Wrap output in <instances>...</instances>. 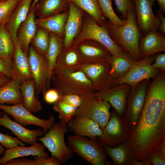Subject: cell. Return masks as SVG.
I'll list each match as a JSON object with an SVG mask.
<instances>
[{
	"label": "cell",
	"instance_id": "obj_1",
	"mask_svg": "<svg viewBox=\"0 0 165 165\" xmlns=\"http://www.w3.org/2000/svg\"><path fill=\"white\" fill-rule=\"evenodd\" d=\"M165 141V72L160 71L148 86L138 123L127 140L134 159L147 160Z\"/></svg>",
	"mask_w": 165,
	"mask_h": 165
},
{
	"label": "cell",
	"instance_id": "obj_2",
	"mask_svg": "<svg viewBox=\"0 0 165 165\" xmlns=\"http://www.w3.org/2000/svg\"><path fill=\"white\" fill-rule=\"evenodd\" d=\"M102 25L114 42L135 61L143 58L139 48V41L143 35L137 23L135 9L128 10L126 23L123 26H115L106 19Z\"/></svg>",
	"mask_w": 165,
	"mask_h": 165
},
{
	"label": "cell",
	"instance_id": "obj_3",
	"mask_svg": "<svg viewBox=\"0 0 165 165\" xmlns=\"http://www.w3.org/2000/svg\"><path fill=\"white\" fill-rule=\"evenodd\" d=\"M51 82L60 96L69 94L84 97L96 92L82 71L66 68L53 72Z\"/></svg>",
	"mask_w": 165,
	"mask_h": 165
},
{
	"label": "cell",
	"instance_id": "obj_4",
	"mask_svg": "<svg viewBox=\"0 0 165 165\" xmlns=\"http://www.w3.org/2000/svg\"><path fill=\"white\" fill-rule=\"evenodd\" d=\"M67 146L73 152L93 165L108 164L106 152L103 145L97 140L85 137L69 136Z\"/></svg>",
	"mask_w": 165,
	"mask_h": 165
},
{
	"label": "cell",
	"instance_id": "obj_5",
	"mask_svg": "<svg viewBox=\"0 0 165 165\" xmlns=\"http://www.w3.org/2000/svg\"><path fill=\"white\" fill-rule=\"evenodd\" d=\"M87 40H93L101 43L108 50L112 56L124 51L112 40L105 27L99 25L84 12L82 28L74 40L72 46L75 47L81 42Z\"/></svg>",
	"mask_w": 165,
	"mask_h": 165
},
{
	"label": "cell",
	"instance_id": "obj_6",
	"mask_svg": "<svg viewBox=\"0 0 165 165\" xmlns=\"http://www.w3.org/2000/svg\"><path fill=\"white\" fill-rule=\"evenodd\" d=\"M69 130L67 125L60 123L54 124L42 137L38 138L61 164L65 163L73 156V152L65 144L64 135Z\"/></svg>",
	"mask_w": 165,
	"mask_h": 165
},
{
	"label": "cell",
	"instance_id": "obj_7",
	"mask_svg": "<svg viewBox=\"0 0 165 165\" xmlns=\"http://www.w3.org/2000/svg\"><path fill=\"white\" fill-rule=\"evenodd\" d=\"M82 97L81 104L76 109L75 116L92 119L98 124L103 131L111 116V105L107 101L98 99L94 93Z\"/></svg>",
	"mask_w": 165,
	"mask_h": 165
},
{
	"label": "cell",
	"instance_id": "obj_8",
	"mask_svg": "<svg viewBox=\"0 0 165 165\" xmlns=\"http://www.w3.org/2000/svg\"><path fill=\"white\" fill-rule=\"evenodd\" d=\"M68 68L83 72L90 81L96 92L112 87L115 81L111 74L109 62L82 63Z\"/></svg>",
	"mask_w": 165,
	"mask_h": 165
},
{
	"label": "cell",
	"instance_id": "obj_9",
	"mask_svg": "<svg viewBox=\"0 0 165 165\" xmlns=\"http://www.w3.org/2000/svg\"><path fill=\"white\" fill-rule=\"evenodd\" d=\"M150 79L144 80L131 87L123 119L131 132L136 126L141 113Z\"/></svg>",
	"mask_w": 165,
	"mask_h": 165
},
{
	"label": "cell",
	"instance_id": "obj_10",
	"mask_svg": "<svg viewBox=\"0 0 165 165\" xmlns=\"http://www.w3.org/2000/svg\"><path fill=\"white\" fill-rule=\"evenodd\" d=\"M155 57L154 54L136 61L126 74L114 81L112 87L123 84L132 87L144 80L155 77L160 70L152 66Z\"/></svg>",
	"mask_w": 165,
	"mask_h": 165
},
{
	"label": "cell",
	"instance_id": "obj_11",
	"mask_svg": "<svg viewBox=\"0 0 165 165\" xmlns=\"http://www.w3.org/2000/svg\"><path fill=\"white\" fill-rule=\"evenodd\" d=\"M130 133L128 126L113 110L102 134L97 138L102 144L113 147L128 139Z\"/></svg>",
	"mask_w": 165,
	"mask_h": 165
},
{
	"label": "cell",
	"instance_id": "obj_12",
	"mask_svg": "<svg viewBox=\"0 0 165 165\" xmlns=\"http://www.w3.org/2000/svg\"><path fill=\"white\" fill-rule=\"evenodd\" d=\"M0 109L10 115L14 121L24 127L33 125L41 127L45 133L54 123L55 117L50 115L47 120L40 119L32 114L22 103L12 105L0 104Z\"/></svg>",
	"mask_w": 165,
	"mask_h": 165
},
{
	"label": "cell",
	"instance_id": "obj_13",
	"mask_svg": "<svg viewBox=\"0 0 165 165\" xmlns=\"http://www.w3.org/2000/svg\"><path fill=\"white\" fill-rule=\"evenodd\" d=\"M33 79L35 84V96L40 93L43 95L46 91L49 74V66L46 57L38 53L30 45L28 55Z\"/></svg>",
	"mask_w": 165,
	"mask_h": 165
},
{
	"label": "cell",
	"instance_id": "obj_14",
	"mask_svg": "<svg viewBox=\"0 0 165 165\" xmlns=\"http://www.w3.org/2000/svg\"><path fill=\"white\" fill-rule=\"evenodd\" d=\"M130 89L129 85L123 84L101 91L94 92V94L98 99L109 103L118 116L122 117L126 110L127 98Z\"/></svg>",
	"mask_w": 165,
	"mask_h": 165
},
{
	"label": "cell",
	"instance_id": "obj_15",
	"mask_svg": "<svg viewBox=\"0 0 165 165\" xmlns=\"http://www.w3.org/2000/svg\"><path fill=\"white\" fill-rule=\"evenodd\" d=\"M156 0H134L137 24L142 35L158 31L160 21L152 10Z\"/></svg>",
	"mask_w": 165,
	"mask_h": 165
},
{
	"label": "cell",
	"instance_id": "obj_16",
	"mask_svg": "<svg viewBox=\"0 0 165 165\" xmlns=\"http://www.w3.org/2000/svg\"><path fill=\"white\" fill-rule=\"evenodd\" d=\"M82 60V63L109 62L112 56L101 43L92 40L81 42L75 47Z\"/></svg>",
	"mask_w": 165,
	"mask_h": 165
},
{
	"label": "cell",
	"instance_id": "obj_17",
	"mask_svg": "<svg viewBox=\"0 0 165 165\" xmlns=\"http://www.w3.org/2000/svg\"><path fill=\"white\" fill-rule=\"evenodd\" d=\"M68 14L64 27L63 50L71 47L82 28L84 11L72 2H69Z\"/></svg>",
	"mask_w": 165,
	"mask_h": 165
},
{
	"label": "cell",
	"instance_id": "obj_18",
	"mask_svg": "<svg viewBox=\"0 0 165 165\" xmlns=\"http://www.w3.org/2000/svg\"><path fill=\"white\" fill-rule=\"evenodd\" d=\"M0 126L10 130L17 138L24 143L32 145L37 142V138L44 135V133L40 130H32L24 127L18 123L13 121L8 114L3 111L0 117Z\"/></svg>",
	"mask_w": 165,
	"mask_h": 165
},
{
	"label": "cell",
	"instance_id": "obj_19",
	"mask_svg": "<svg viewBox=\"0 0 165 165\" xmlns=\"http://www.w3.org/2000/svg\"><path fill=\"white\" fill-rule=\"evenodd\" d=\"M12 67L11 79L19 85L33 79L28 55L22 51L17 43L14 44Z\"/></svg>",
	"mask_w": 165,
	"mask_h": 165
},
{
	"label": "cell",
	"instance_id": "obj_20",
	"mask_svg": "<svg viewBox=\"0 0 165 165\" xmlns=\"http://www.w3.org/2000/svg\"><path fill=\"white\" fill-rule=\"evenodd\" d=\"M70 131L76 136L88 137L97 140L102 130L98 124L92 119L84 116H75L67 124Z\"/></svg>",
	"mask_w": 165,
	"mask_h": 165
},
{
	"label": "cell",
	"instance_id": "obj_21",
	"mask_svg": "<svg viewBox=\"0 0 165 165\" xmlns=\"http://www.w3.org/2000/svg\"><path fill=\"white\" fill-rule=\"evenodd\" d=\"M139 48L142 57L165 51V36L159 31L151 30L141 38Z\"/></svg>",
	"mask_w": 165,
	"mask_h": 165
},
{
	"label": "cell",
	"instance_id": "obj_22",
	"mask_svg": "<svg viewBox=\"0 0 165 165\" xmlns=\"http://www.w3.org/2000/svg\"><path fill=\"white\" fill-rule=\"evenodd\" d=\"M34 9L35 6L30 9L26 19L20 25L17 32V43L28 55L31 42L38 28L35 22Z\"/></svg>",
	"mask_w": 165,
	"mask_h": 165
},
{
	"label": "cell",
	"instance_id": "obj_23",
	"mask_svg": "<svg viewBox=\"0 0 165 165\" xmlns=\"http://www.w3.org/2000/svg\"><path fill=\"white\" fill-rule=\"evenodd\" d=\"M45 148L42 143L37 142L29 147L18 145L11 149H6L3 156L0 158V165H4L12 159L30 155L48 158L49 155L45 151Z\"/></svg>",
	"mask_w": 165,
	"mask_h": 165
},
{
	"label": "cell",
	"instance_id": "obj_24",
	"mask_svg": "<svg viewBox=\"0 0 165 165\" xmlns=\"http://www.w3.org/2000/svg\"><path fill=\"white\" fill-rule=\"evenodd\" d=\"M33 0H22L19 2L6 24L14 44L17 43V32L19 26L26 19Z\"/></svg>",
	"mask_w": 165,
	"mask_h": 165
},
{
	"label": "cell",
	"instance_id": "obj_25",
	"mask_svg": "<svg viewBox=\"0 0 165 165\" xmlns=\"http://www.w3.org/2000/svg\"><path fill=\"white\" fill-rule=\"evenodd\" d=\"M66 0H38L35 6L34 13L37 18H45L68 10Z\"/></svg>",
	"mask_w": 165,
	"mask_h": 165
},
{
	"label": "cell",
	"instance_id": "obj_26",
	"mask_svg": "<svg viewBox=\"0 0 165 165\" xmlns=\"http://www.w3.org/2000/svg\"><path fill=\"white\" fill-rule=\"evenodd\" d=\"M68 14V10L45 18H40L35 17V23L38 27L64 38V25Z\"/></svg>",
	"mask_w": 165,
	"mask_h": 165
},
{
	"label": "cell",
	"instance_id": "obj_27",
	"mask_svg": "<svg viewBox=\"0 0 165 165\" xmlns=\"http://www.w3.org/2000/svg\"><path fill=\"white\" fill-rule=\"evenodd\" d=\"M23 97L22 104L31 113L38 112L43 109L39 96H35V84L33 79L24 82L19 85Z\"/></svg>",
	"mask_w": 165,
	"mask_h": 165
},
{
	"label": "cell",
	"instance_id": "obj_28",
	"mask_svg": "<svg viewBox=\"0 0 165 165\" xmlns=\"http://www.w3.org/2000/svg\"><path fill=\"white\" fill-rule=\"evenodd\" d=\"M136 61L124 51L112 56L109 63L111 67V74L115 81L126 74Z\"/></svg>",
	"mask_w": 165,
	"mask_h": 165
},
{
	"label": "cell",
	"instance_id": "obj_29",
	"mask_svg": "<svg viewBox=\"0 0 165 165\" xmlns=\"http://www.w3.org/2000/svg\"><path fill=\"white\" fill-rule=\"evenodd\" d=\"M19 85L11 79L0 87V104L14 105L22 103L23 97Z\"/></svg>",
	"mask_w": 165,
	"mask_h": 165
},
{
	"label": "cell",
	"instance_id": "obj_30",
	"mask_svg": "<svg viewBox=\"0 0 165 165\" xmlns=\"http://www.w3.org/2000/svg\"><path fill=\"white\" fill-rule=\"evenodd\" d=\"M50 34V44L46 55L49 66L47 88L50 86L52 72L57 57L63 49L64 44V38L52 32Z\"/></svg>",
	"mask_w": 165,
	"mask_h": 165
},
{
	"label": "cell",
	"instance_id": "obj_31",
	"mask_svg": "<svg viewBox=\"0 0 165 165\" xmlns=\"http://www.w3.org/2000/svg\"><path fill=\"white\" fill-rule=\"evenodd\" d=\"M82 63L81 57L76 48L71 46L67 49L63 50L59 55L52 72Z\"/></svg>",
	"mask_w": 165,
	"mask_h": 165
},
{
	"label": "cell",
	"instance_id": "obj_32",
	"mask_svg": "<svg viewBox=\"0 0 165 165\" xmlns=\"http://www.w3.org/2000/svg\"><path fill=\"white\" fill-rule=\"evenodd\" d=\"M14 44L6 24H0V57L13 66Z\"/></svg>",
	"mask_w": 165,
	"mask_h": 165
},
{
	"label": "cell",
	"instance_id": "obj_33",
	"mask_svg": "<svg viewBox=\"0 0 165 165\" xmlns=\"http://www.w3.org/2000/svg\"><path fill=\"white\" fill-rule=\"evenodd\" d=\"M71 2L91 16L100 25L106 19L101 12L98 0H66Z\"/></svg>",
	"mask_w": 165,
	"mask_h": 165
},
{
	"label": "cell",
	"instance_id": "obj_34",
	"mask_svg": "<svg viewBox=\"0 0 165 165\" xmlns=\"http://www.w3.org/2000/svg\"><path fill=\"white\" fill-rule=\"evenodd\" d=\"M50 42V32L43 28L38 27L36 34L30 44L38 53L46 57Z\"/></svg>",
	"mask_w": 165,
	"mask_h": 165
},
{
	"label": "cell",
	"instance_id": "obj_35",
	"mask_svg": "<svg viewBox=\"0 0 165 165\" xmlns=\"http://www.w3.org/2000/svg\"><path fill=\"white\" fill-rule=\"evenodd\" d=\"M102 144L107 154L112 158L115 164L123 165L127 163L128 155L130 154H128L130 152L127 141L116 147H110Z\"/></svg>",
	"mask_w": 165,
	"mask_h": 165
},
{
	"label": "cell",
	"instance_id": "obj_36",
	"mask_svg": "<svg viewBox=\"0 0 165 165\" xmlns=\"http://www.w3.org/2000/svg\"><path fill=\"white\" fill-rule=\"evenodd\" d=\"M101 12L105 18H108L113 25L120 27L126 23L127 19H122L116 14L112 6V0H98Z\"/></svg>",
	"mask_w": 165,
	"mask_h": 165
},
{
	"label": "cell",
	"instance_id": "obj_37",
	"mask_svg": "<svg viewBox=\"0 0 165 165\" xmlns=\"http://www.w3.org/2000/svg\"><path fill=\"white\" fill-rule=\"evenodd\" d=\"M54 110L59 114L61 124L65 125L75 116L77 108L59 99L53 106Z\"/></svg>",
	"mask_w": 165,
	"mask_h": 165
},
{
	"label": "cell",
	"instance_id": "obj_38",
	"mask_svg": "<svg viewBox=\"0 0 165 165\" xmlns=\"http://www.w3.org/2000/svg\"><path fill=\"white\" fill-rule=\"evenodd\" d=\"M19 2V0L0 1V24H6Z\"/></svg>",
	"mask_w": 165,
	"mask_h": 165
},
{
	"label": "cell",
	"instance_id": "obj_39",
	"mask_svg": "<svg viewBox=\"0 0 165 165\" xmlns=\"http://www.w3.org/2000/svg\"><path fill=\"white\" fill-rule=\"evenodd\" d=\"M116 6V10L121 14V19H127L128 10L135 9L134 0H114Z\"/></svg>",
	"mask_w": 165,
	"mask_h": 165
},
{
	"label": "cell",
	"instance_id": "obj_40",
	"mask_svg": "<svg viewBox=\"0 0 165 165\" xmlns=\"http://www.w3.org/2000/svg\"><path fill=\"white\" fill-rule=\"evenodd\" d=\"M165 142L158 149L153 152L148 159V163L153 165H165Z\"/></svg>",
	"mask_w": 165,
	"mask_h": 165
},
{
	"label": "cell",
	"instance_id": "obj_41",
	"mask_svg": "<svg viewBox=\"0 0 165 165\" xmlns=\"http://www.w3.org/2000/svg\"><path fill=\"white\" fill-rule=\"evenodd\" d=\"M0 144L6 149H11L18 145H25L24 143L17 138L2 133H0Z\"/></svg>",
	"mask_w": 165,
	"mask_h": 165
},
{
	"label": "cell",
	"instance_id": "obj_42",
	"mask_svg": "<svg viewBox=\"0 0 165 165\" xmlns=\"http://www.w3.org/2000/svg\"><path fill=\"white\" fill-rule=\"evenodd\" d=\"M60 99L65 103L76 108L81 105L82 98V97L78 94H69L61 96Z\"/></svg>",
	"mask_w": 165,
	"mask_h": 165
},
{
	"label": "cell",
	"instance_id": "obj_43",
	"mask_svg": "<svg viewBox=\"0 0 165 165\" xmlns=\"http://www.w3.org/2000/svg\"><path fill=\"white\" fill-rule=\"evenodd\" d=\"M35 165H60L61 163L55 157L51 156L48 158L33 156Z\"/></svg>",
	"mask_w": 165,
	"mask_h": 165
},
{
	"label": "cell",
	"instance_id": "obj_44",
	"mask_svg": "<svg viewBox=\"0 0 165 165\" xmlns=\"http://www.w3.org/2000/svg\"><path fill=\"white\" fill-rule=\"evenodd\" d=\"M43 96L45 101L49 104H54L60 97L58 91L55 89L46 90Z\"/></svg>",
	"mask_w": 165,
	"mask_h": 165
},
{
	"label": "cell",
	"instance_id": "obj_45",
	"mask_svg": "<svg viewBox=\"0 0 165 165\" xmlns=\"http://www.w3.org/2000/svg\"><path fill=\"white\" fill-rule=\"evenodd\" d=\"M152 65L155 68L165 71V53H159L155 54V60Z\"/></svg>",
	"mask_w": 165,
	"mask_h": 165
},
{
	"label": "cell",
	"instance_id": "obj_46",
	"mask_svg": "<svg viewBox=\"0 0 165 165\" xmlns=\"http://www.w3.org/2000/svg\"><path fill=\"white\" fill-rule=\"evenodd\" d=\"M12 66L0 57V73L12 79Z\"/></svg>",
	"mask_w": 165,
	"mask_h": 165
},
{
	"label": "cell",
	"instance_id": "obj_47",
	"mask_svg": "<svg viewBox=\"0 0 165 165\" xmlns=\"http://www.w3.org/2000/svg\"><path fill=\"white\" fill-rule=\"evenodd\" d=\"M4 165H35V163L34 160L16 158L8 161Z\"/></svg>",
	"mask_w": 165,
	"mask_h": 165
},
{
	"label": "cell",
	"instance_id": "obj_48",
	"mask_svg": "<svg viewBox=\"0 0 165 165\" xmlns=\"http://www.w3.org/2000/svg\"><path fill=\"white\" fill-rule=\"evenodd\" d=\"M164 15L160 9L156 11V15L160 21L158 31L162 35L165 36V17Z\"/></svg>",
	"mask_w": 165,
	"mask_h": 165
},
{
	"label": "cell",
	"instance_id": "obj_49",
	"mask_svg": "<svg viewBox=\"0 0 165 165\" xmlns=\"http://www.w3.org/2000/svg\"><path fill=\"white\" fill-rule=\"evenodd\" d=\"M11 79L5 75L0 76V87L5 85Z\"/></svg>",
	"mask_w": 165,
	"mask_h": 165
},
{
	"label": "cell",
	"instance_id": "obj_50",
	"mask_svg": "<svg viewBox=\"0 0 165 165\" xmlns=\"http://www.w3.org/2000/svg\"><path fill=\"white\" fill-rule=\"evenodd\" d=\"M158 2L160 9L164 15L165 14V0H156Z\"/></svg>",
	"mask_w": 165,
	"mask_h": 165
},
{
	"label": "cell",
	"instance_id": "obj_51",
	"mask_svg": "<svg viewBox=\"0 0 165 165\" xmlns=\"http://www.w3.org/2000/svg\"><path fill=\"white\" fill-rule=\"evenodd\" d=\"M5 150L3 146L0 145V154L2 155H3Z\"/></svg>",
	"mask_w": 165,
	"mask_h": 165
},
{
	"label": "cell",
	"instance_id": "obj_52",
	"mask_svg": "<svg viewBox=\"0 0 165 165\" xmlns=\"http://www.w3.org/2000/svg\"><path fill=\"white\" fill-rule=\"evenodd\" d=\"M38 1V0H33V2L32 3L31 6V8H32L34 6Z\"/></svg>",
	"mask_w": 165,
	"mask_h": 165
},
{
	"label": "cell",
	"instance_id": "obj_53",
	"mask_svg": "<svg viewBox=\"0 0 165 165\" xmlns=\"http://www.w3.org/2000/svg\"><path fill=\"white\" fill-rule=\"evenodd\" d=\"M2 112L0 111V117H2Z\"/></svg>",
	"mask_w": 165,
	"mask_h": 165
},
{
	"label": "cell",
	"instance_id": "obj_54",
	"mask_svg": "<svg viewBox=\"0 0 165 165\" xmlns=\"http://www.w3.org/2000/svg\"><path fill=\"white\" fill-rule=\"evenodd\" d=\"M2 75H4L2 73L0 72V76Z\"/></svg>",
	"mask_w": 165,
	"mask_h": 165
},
{
	"label": "cell",
	"instance_id": "obj_55",
	"mask_svg": "<svg viewBox=\"0 0 165 165\" xmlns=\"http://www.w3.org/2000/svg\"><path fill=\"white\" fill-rule=\"evenodd\" d=\"M5 0H0V1H5Z\"/></svg>",
	"mask_w": 165,
	"mask_h": 165
},
{
	"label": "cell",
	"instance_id": "obj_56",
	"mask_svg": "<svg viewBox=\"0 0 165 165\" xmlns=\"http://www.w3.org/2000/svg\"><path fill=\"white\" fill-rule=\"evenodd\" d=\"M21 0H19V2H20V1H21Z\"/></svg>",
	"mask_w": 165,
	"mask_h": 165
},
{
	"label": "cell",
	"instance_id": "obj_57",
	"mask_svg": "<svg viewBox=\"0 0 165 165\" xmlns=\"http://www.w3.org/2000/svg\"></svg>",
	"mask_w": 165,
	"mask_h": 165
}]
</instances>
